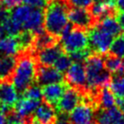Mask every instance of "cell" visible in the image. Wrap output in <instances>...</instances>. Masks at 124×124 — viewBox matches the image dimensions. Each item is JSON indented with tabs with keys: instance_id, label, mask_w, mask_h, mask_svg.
Returning a JSON list of instances; mask_svg holds the SVG:
<instances>
[{
	"instance_id": "obj_30",
	"label": "cell",
	"mask_w": 124,
	"mask_h": 124,
	"mask_svg": "<svg viewBox=\"0 0 124 124\" xmlns=\"http://www.w3.org/2000/svg\"><path fill=\"white\" fill-rule=\"evenodd\" d=\"M92 54L93 53L90 50V48L87 47L85 49L75 51V52H72L71 54H69L70 58L72 61V62H85V60Z\"/></svg>"
},
{
	"instance_id": "obj_42",
	"label": "cell",
	"mask_w": 124,
	"mask_h": 124,
	"mask_svg": "<svg viewBox=\"0 0 124 124\" xmlns=\"http://www.w3.org/2000/svg\"><path fill=\"white\" fill-rule=\"evenodd\" d=\"M123 62H124V60H123Z\"/></svg>"
},
{
	"instance_id": "obj_4",
	"label": "cell",
	"mask_w": 124,
	"mask_h": 124,
	"mask_svg": "<svg viewBox=\"0 0 124 124\" xmlns=\"http://www.w3.org/2000/svg\"><path fill=\"white\" fill-rule=\"evenodd\" d=\"M113 41V36L96 26L90 28L88 32V47L92 53L97 54H107Z\"/></svg>"
},
{
	"instance_id": "obj_7",
	"label": "cell",
	"mask_w": 124,
	"mask_h": 124,
	"mask_svg": "<svg viewBox=\"0 0 124 124\" xmlns=\"http://www.w3.org/2000/svg\"><path fill=\"white\" fill-rule=\"evenodd\" d=\"M83 97V91L76 88H67L62 98L60 99L56 108L60 113L68 114L81 102Z\"/></svg>"
},
{
	"instance_id": "obj_15",
	"label": "cell",
	"mask_w": 124,
	"mask_h": 124,
	"mask_svg": "<svg viewBox=\"0 0 124 124\" xmlns=\"http://www.w3.org/2000/svg\"><path fill=\"white\" fill-rule=\"evenodd\" d=\"M66 88L65 83H54L51 84L45 85L42 88L43 92V99L45 102L51 104V105H56L60 99L62 98V94L64 93Z\"/></svg>"
},
{
	"instance_id": "obj_2",
	"label": "cell",
	"mask_w": 124,
	"mask_h": 124,
	"mask_svg": "<svg viewBox=\"0 0 124 124\" xmlns=\"http://www.w3.org/2000/svg\"><path fill=\"white\" fill-rule=\"evenodd\" d=\"M67 11L68 6L65 1L51 0L45 8L44 27L45 31L60 39L62 30L69 24Z\"/></svg>"
},
{
	"instance_id": "obj_9",
	"label": "cell",
	"mask_w": 124,
	"mask_h": 124,
	"mask_svg": "<svg viewBox=\"0 0 124 124\" xmlns=\"http://www.w3.org/2000/svg\"><path fill=\"white\" fill-rule=\"evenodd\" d=\"M84 62H85L84 67L87 77V88L93 83V80L102 71L105 70V65H104V59L101 57V55L97 54H92Z\"/></svg>"
},
{
	"instance_id": "obj_25",
	"label": "cell",
	"mask_w": 124,
	"mask_h": 124,
	"mask_svg": "<svg viewBox=\"0 0 124 124\" xmlns=\"http://www.w3.org/2000/svg\"><path fill=\"white\" fill-rule=\"evenodd\" d=\"M109 87L116 98L124 99V72L114 74L110 79Z\"/></svg>"
},
{
	"instance_id": "obj_10",
	"label": "cell",
	"mask_w": 124,
	"mask_h": 124,
	"mask_svg": "<svg viewBox=\"0 0 124 124\" xmlns=\"http://www.w3.org/2000/svg\"><path fill=\"white\" fill-rule=\"evenodd\" d=\"M63 75L61 72L52 66H38L36 82L40 86H45L47 84L54 83H62Z\"/></svg>"
},
{
	"instance_id": "obj_37",
	"label": "cell",
	"mask_w": 124,
	"mask_h": 124,
	"mask_svg": "<svg viewBox=\"0 0 124 124\" xmlns=\"http://www.w3.org/2000/svg\"><path fill=\"white\" fill-rule=\"evenodd\" d=\"M0 124H7V114L0 110Z\"/></svg>"
},
{
	"instance_id": "obj_38",
	"label": "cell",
	"mask_w": 124,
	"mask_h": 124,
	"mask_svg": "<svg viewBox=\"0 0 124 124\" xmlns=\"http://www.w3.org/2000/svg\"><path fill=\"white\" fill-rule=\"evenodd\" d=\"M114 124H124V116H122L119 120H117V121L114 122Z\"/></svg>"
},
{
	"instance_id": "obj_17",
	"label": "cell",
	"mask_w": 124,
	"mask_h": 124,
	"mask_svg": "<svg viewBox=\"0 0 124 124\" xmlns=\"http://www.w3.org/2000/svg\"><path fill=\"white\" fill-rule=\"evenodd\" d=\"M95 26L102 31L110 34L112 36H118L123 33V30L121 28L120 23L118 22L116 16H108L101 18L100 21L97 22Z\"/></svg>"
},
{
	"instance_id": "obj_6",
	"label": "cell",
	"mask_w": 124,
	"mask_h": 124,
	"mask_svg": "<svg viewBox=\"0 0 124 124\" xmlns=\"http://www.w3.org/2000/svg\"><path fill=\"white\" fill-rule=\"evenodd\" d=\"M64 79L73 88L86 91L87 77L85 67L83 62H72L66 71Z\"/></svg>"
},
{
	"instance_id": "obj_22",
	"label": "cell",
	"mask_w": 124,
	"mask_h": 124,
	"mask_svg": "<svg viewBox=\"0 0 124 124\" xmlns=\"http://www.w3.org/2000/svg\"><path fill=\"white\" fill-rule=\"evenodd\" d=\"M16 64V56L4 55L0 57V81L10 80Z\"/></svg>"
},
{
	"instance_id": "obj_32",
	"label": "cell",
	"mask_w": 124,
	"mask_h": 124,
	"mask_svg": "<svg viewBox=\"0 0 124 124\" xmlns=\"http://www.w3.org/2000/svg\"><path fill=\"white\" fill-rule=\"evenodd\" d=\"M51 0H22V3L27 5L33 8H42L45 9L48 6Z\"/></svg>"
},
{
	"instance_id": "obj_14",
	"label": "cell",
	"mask_w": 124,
	"mask_h": 124,
	"mask_svg": "<svg viewBox=\"0 0 124 124\" xmlns=\"http://www.w3.org/2000/svg\"><path fill=\"white\" fill-rule=\"evenodd\" d=\"M40 103V101L30 100L23 97L22 99L17 100L15 106L13 107V110L19 117L23 118L25 121H29L32 119V115L35 113Z\"/></svg>"
},
{
	"instance_id": "obj_1",
	"label": "cell",
	"mask_w": 124,
	"mask_h": 124,
	"mask_svg": "<svg viewBox=\"0 0 124 124\" xmlns=\"http://www.w3.org/2000/svg\"><path fill=\"white\" fill-rule=\"evenodd\" d=\"M37 61L32 53H24L16 58V64L10 81L18 93H23L24 90L35 83L37 74Z\"/></svg>"
},
{
	"instance_id": "obj_3",
	"label": "cell",
	"mask_w": 124,
	"mask_h": 124,
	"mask_svg": "<svg viewBox=\"0 0 124 124\" xmlns=\"http://www.w3.org/2000/svg\"><path fill=\"white\" fill-rule=\"evenodd\" d=\"M60 40L63 52L71 54L88 47V32L87 29L72 25L69 33L62 36Z\"/></svg>"
},
{
	"instance_id": "obj_24",
	"label": "cell",
	"mask_w": 124,
	"mask_h": 124,
	"mask_svg": "<svg viewBox=\"0 0 124 124\" xmlns=\"http://www.w3.org/2000/svg\"><path fill=\"white\" fill-rule=\"evenodd\" d=\"M104 65H105V69L112 74L124 72L123 60L110 54H106V57L104 59Z\"/></svg>"
},
{
	"instance_id": "obj_11",
	"label": "cell",
	"mask_w": 124,
	"mask_h": 124,
	"mask_svg": "<svg viewBox=\"0 0 124 124\" xmlns=\"http://www.w3.org/2000/svg\"><path fill=\"white\" fill-rule=\"evenodd\" d=\"M63 52L60 44L40 49L36 54V61L40 65L43 66H53L55 61Z\"/></svg>"
},
{
	"instance_id": "obj_19",
	"label": "cell",
	"mask_w": 124,
	"mask_h": 124,
	"mask_svg": "<svg viewBox=\"0 0 124 124\" xmlns=\"http://www.w3.org/2000/svg\"><path fill=\"white\" fill-rule=\"evenodd\" d=\"M123 116L121 110L117 107L99 110L95 116L96 124H114V122Z\"/></svg>"
},
{
	"instance_id": "obj_33",
	"label": "cell",
	"mask_w": 124,
	"mask_h": 124,
	"mask_svg": "<svg viewBox=\"0 0 124 124\" xmlns=\"http://www.w3.org/2000/svg\"><path fill=\"white\" fill-rule=\"evenodd\" d=\"M21 3L22 0H0V4L8 10L19 6Z\"/></svg>"
},
{
	"instance_id": "obj_41",
	"label": "cell",
	"mask_w": 124,
	"mask_h": 124,
	"mask_svg": "<svg viewBox=\"0 0 124 124\" xmlns=\"http://www.w3.org/2000/svg\"><path fill=\"white\" fill-rule=\"evenodd\" d=\"M0 108H1V104H0Z\"/></svg>"
},
{
	"instance_id": "obj_26",
	"label": "cell",
	"mask_w": 124,
	"mask_h": 124,
	"mask_svg": "<svg viewBox=\"0 0 124 124\" xmlns=\"http://www.w3.org/2000/svg\"><path fill=\"white\" fill-rule=\"evenodd\" d=\"M109 53L117 57L124 58V32L113 39Z\"/></svg>"
},
{
	"instance_id": "obj_21",
	"label": "cell",
	"mask_w": 124,
	"mask_h": 124,
	"mask_svg": "<svg viewBox=\"0 0 124 124\" xmlns=\"http://www.w3.org/2000/svg\"><path fill=\"white\" fill-rule=\"evenodd\" d=\"M32 10H33V7H29L27 5H24V4L19 5L9 10V17L11 20L16 22V24H20L23 27L25 21L27 20V18L31 14Z\"/></svg>"
},
{
	"instance_id": "obj_5",
	"label": "cell",
	"mask_w": 124,
	"mask_h": 124,
	"mask_svg": "<svg viewBox=\"0 0 124 124\" xmlns=\"http://www.w3.org/2000/svg\"><path fill=\"white\" fill-rule=\"evenodd\" d=\"M69 114L71 124H96L94 106L90 102L78 104Z\"/></svg>"
},
{
	"instance_id": "obj_13",
	"label": "cell",
	"mask_w": 124,
	"mask_h": 124,
	"mask_svg": "<svg viewBox=\"0 0 124 124\" xmlns=\"http://www.w3.org/2000/svg\"><path fill=\"white\" fill-rule=\"evenodd\" d=\"M45 9L33 8L31 14L23 25V30H27L34 33L35 35L45 31Z\"/></svg>"
},
{
	"instance_id": "obj_27",
	"label": "cell",
	"mask_w": 124,
	"mask_h": 124,
	"mask_svg": "<svg viewBox=\"0 0 124 124\" xmlns=\"http://www.w3.org/2000/svg\"><path fill=\"white\" fill-rule=\"evenodd\" d=\"M1 27L3 29L4 34H7V35H10V36H17L23 31V27L20 24H16V22L11 20L10 17L2 24Z\"/></svg>"
},
{
	"instance_id": "obj_39",
	"label": "cell",
	"mask_w": 124,
	"mask_h": 124,
	"mask_svg": "<svg viewBox=\"0 0 124 124\" xmlns=\"http://www.w3.org/2000/svg\"><path fill=\"white\" fill-rule=\"evenodd\" d=\"M27 124H40V123H39V122H37V121H35V120L34 119V118H32L31 120H30V121H29L27 122Z\"/></svg>"
},
{
	"instance_id": "obj_34",
	"label": "cell",
	"mask_w": 124,
	"mask_h": 124,
	"mask_svg": "<svg viewBox=\"0 0 124 124\" xmlns=\"http://www.w3.org/2000/svg\"><path fill=\"white\" fill-rule=\"evenodd\" d=\"M115 6L118 11L124 12V0H115Z\"/></svg>"
},
{
	"instance_id": "obj_23",
	"label": "cell",
	"mask_w": 124,
	"mask_h": 124,
	"mask_svg": "<svg viewBox=\"0 0 124 124\" xmlns=\"http://www.w3.org/2000/svg\"><path fill=\"white\" fill-rule=\"evenodd\" d=\"M59 40L60 39L58 37L54 36V35L47 33L45 30L44 32H42L41 34L35 35V44H34V51L36 52L40 49L56 45L59 43Z\"/></svg>"
},
{
	"instance_id": "obj_35",
	"label": "cell",
	"mask_w": 124,
	"mask_h": 124,
	"mask_svg": "<svg viewBox=\"0 0 124 124\" xmlns=\"http://www.w3.org/2000/svg\"><path fill=\"white\" fill-rule=\"evenodd\" d=\"M116 104L120 107V110L122 112L124 116V99H120V98H117L116 99Z\"/></svg>"
},
{
	"instance_id": "obj_20",
	"label": "cell",
	"mask_w": 124,
	"mask_h": 124,
	"mask_svg": "<svg viewBox=\"0 0 124 124\" xmlns=\"http://www.w3.org/2000/svg\"><path fill=\"white\" fill-rule=\"evenodd\" d=\"M96 103L102 109H110L116 105V97L108 87L101 88L96 96Z\"/></svg>"
},
{
	"instance_id": "obj_12",
	"label": "cell",
	"mask_w": 124,
	"mask_h": 124,
	"mask_svg": "<svg viewBox=\"0 0 124 124\" xmlns=\"http://www.w3.org/2000/svg\"><path fill=\"white\" fill-rule=\"evenodd\" d=\"M18 92L10 80L0 81V104L13 108L18 100Z\"/></svg>"
},
{
	"instance_id": "obj_31",
	"label": "cell",
	"mask_w": 124,
	"mask_h": 124,
	"mask_svg": "<svg viewBox=\"0 0 124 124\" xmlns=\"http://www.w3.org/2000/svg\"><path fill=\"white\" fill-rule=\"evenodd\" d=\"M65 2L69 7H80L88 9L93 4L94 0H66Z\"/></svg>"
},
{
	"instance_id": "obj_16",
	"label": "cell",
	"mask_w": 124,
	"mask_h": 124,
	"mask_svg": "<svg viewBox=\"0 0 124 124\" xmlns=\"http://www.w3.org/2000/svg\"><path fill=\"white\" fill-rule=\"evenodd\" d=\"M34 119L40 124H55L57 120L56 111L53 105L44 101L35 111Z\"/></svg>"
},
{
	"instance_id": "obj_40",
	"label": "cell",
	"mask_w": 124,
	"mask_h": 124,
	"mask_svg": "<svg viewBox=\"0 0 124 124\" xmlns=\"http://www.w3.org/2000/svg\"><path fill=\"white\" fill-rule=\"evenodd\" d=\"M62 1H66V0H62Z\"/></svg>"
},
{
	"instance_id": "obj_18",
	"label": "cell",
	"mask_w": 124,
	"mask_h": 124,
	"mask_svg": "<svg viewBox=\"0 0 124 124\" xmlns=\"http://www.w3.org/2000/svg\"><path fill=\"white\" fill-rule=\"evenodd\" d=\"M0 54L7 56H16L21 54V48L16 36H2L0 38Z\"/></svg>"
},
{
	"instance_id": "obj_29",
	"label": "cell",
	"mask_w": 124,
	"mask_h": 124,
	"mask_svg": "<svg viewBox=\"0 0 124 124\" xmlns=\"http://www.w3.org/2000/svg\"><path fill=\"white\" fill-rule=\"evenodd\" d=\"M72 63V61L70 58L69 54H66L65 53H62V54L59 56L57 60L54 63V67L56 70H58L59 72L62 73L66 72V71L69 69V67Z\"/></svg>"
},
{
	"instance_id": "obj_8",
	"label": "cell",
	"mask_w": 124,
	"mask_h": 124,
	"mask_svg": "<svg viewBox=\"0 0 124 124\" xmlns=\"http://www.w3.org/2000/svg\"><path fill=\"white\" fill-rule=\"evenodd\" d=\"M67 16L69 22L73 26L90 29L95 25L93 16L87 8L71 7L67 11Z\"/></svg>"
},
{
	"instance_id": "obj_36",
	"label": "cell",
	"mask_w": 124,
	"mask_h": 124,
	"mask_svg": "<svg viewBox=\"0 0 124 124\" xmlns=\"http://www.w3.org/2000/svg\"><path fill=\"white\" fill-rule=\"evenodd\" d=\"M118 16V22L120 23V24H121V28H122V30L124 31V12H121V13H120L119 15H117Z\"/></svg>"
},
{
	"instance_id": "obj_28",
	"label": "cell",
	"mask_w": 124,
	"mask_h": 124,
	"mask_svg": "<svg viewBox=\"0 0 124 124\" xmlns=\"http://www.w3.org/2000/svg\"><path fill=\"white\" fill-rule=\"evenodd\" d=\"M23 97L30 100L41 101V99H43V92L41 86L39 84L33 83L23 92Z\"/></svg>"
}]
</instances>
